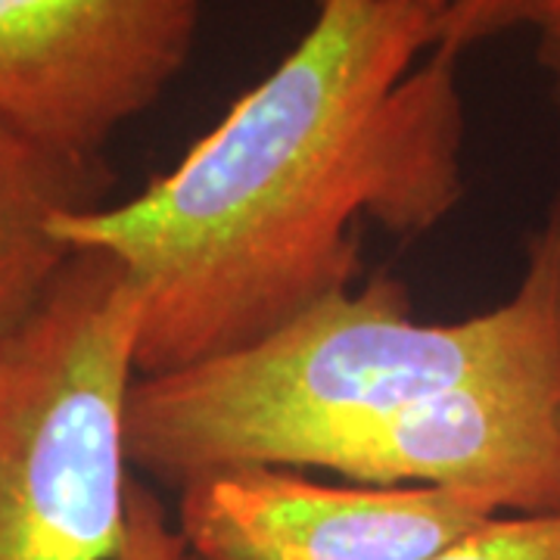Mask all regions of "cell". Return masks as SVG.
<instances>
[{
	"label": "cell",
	"mask_w": 560,
	"mask_h": 560,
	"mask_svg": "<svg viewBox=\"0 0 560 560\" xmlns=\"http://www.w3.org/2000/svg\"><path fill=\"white\" fill-rule=\"evenodd\" d=\"M440 13L324 0L180 162L119 206L69 209V249L140 287L138 377L224 359L359 287L361 234L423 237L464 200L458 60Z\"/></svg>",
	"instance_id": "cell-1"
},
{
	"label": "cell",
	"mask_w": 560,
	"mask_h": 560,
	"mask_svg": "<svg viewBox=\"0 0 560 560\" xmlns=\"http://www.w3.org/2000/svg\"><path fill=\"white\" fill-rule=\"evenodd\" d=\"M560 374V190L526 237L517 290L460 320H418L405 280L374 275L256 346L128 396L131 467L168 489L275 464L305 433L458 386Z\"/></svg>",
	"instance_id": "cell-2"
},
{
	"label": "cell",
	"mask_w": 560,
	"mask_h": 560,
	"mask_svg": "<svg viewBox=\"0 0 560 560\" xmlns=\"http://www.w3.org/2000/svg\"><path fill=\"white\" fill-rule=\"evenodd\" d=\"M140 287L79 249L0 342V560H119Z\"/></svg>",
	"instance_id": "cell-3"
},
{
	"label": "cell",
	"mask_w": 560,
	"mask_h": 560,
	"mask_svg": "<svg viewBox=\"0 0 560 560\" xmlns=\"http://www.w3.org/2000/svg\"><path fill=\"white\" fill-rule=\"evenodd\" d=\"M206 0H0V125L79 162L106 160L194 54Z\"/></svg>",
	"instance_id": "cell-4"
},
{
	"label": "cell",
	"mask_w": 560,
	"mask_h": 560,
	"mask_svg": "<svg viewBox=\"0 0 560 560\" xmlns=\"http://www.w3.org/2000/svg\"><path fill=\"white\" fill-rule=\"evenodd\" d=\"M275 467L427 486L492 517L560 514V374L458 386L290 442Z\"/></svg>",
	"instance_id": "cell-5"
},
{
	"label": "cell",
	"mask_w": 560,
	"mask_h": 560,
	"mask_svg": "<svg viewBox=\"0 0 560 560\" xmlns=\"http://www.w3.org/2000/svg\"><path fill=\"white\" fill-rule=\"evenodd\" d=\"M495 521L427 486H334L246 464L178 489L190 560H427Z\"/></svg>",
	"instance_id": "cell-6"
},
{
	"label": "cell",
	"mask_w": 560,
	"mask_h": 560,
	"mask_svg": "<svg viewBox=\"0 0 560 560\" xmlns=\"http://www.w3.org/2000/svg\"><path fill=\"white\" fill-rule=\"evenodd\" d=\"M109 184L106 160H66L0 125V342L38 312L75 256L57 237L54 219L101 206Z\"/></svg>",
	"instance_id": "cell-7"
},
{
	"label": "cell",
	"mask_w": 560,
	"mask_h": 560,
	"mask_svg": "<svg viewBox=\"0 0 560 560\" xmlns=\"http://www.w3.org/2000/svg\"><path fill=\"white\" fill-rule=\"evenodd\" d=\"M529 35L533 57L560 116V0H448L433 32V50L460 60L486 40Z\"/></svg>",
	"instance_id": "cell-8"
},
{
	"label": "cell",
	"mask_w": 560,
	"mask_h": 560,
	"mask_svg": "<svg viewBox=\"0 0 560 560\" xmlns=\"http://www.w3.org/2000/svg\"><path fill=\"white\" fill-rule=\"evenodd\" d=\"M427 560H560V514L495 517Z\"/></svg>",
	"instance_id": "cell-9"
},
{
	"label": "cell",
	"mask_w": 560,
	"mask_h": 560,
	"mask_svg": "<svg viewBox=\"0 0 560 560\" xmlns=\"http://www.w3.org/2000/svg\"><path fill=\"white\" fill-rule=\"evenodd\" d=\"M119 560H187L184 539L172 529L162 501L138 480L128 495V536Z\"/></svg>",
	"instance_id": "cell-10"
},
{
	"label": "cell",
	"mask_w": 560,
	"mask_h": 560,
	"mask_svg": "<svg viewBox=\"0 0 560 560\" xmlns=\"http://www.w3.org/2000/svg\"><path fill=\"white\" fill-rule=\"evenodd\" d=\"M324 0H315V7H320ZM371 3H408V7H423V10H433V13H440L445 10V3L448 0H371Z\"/></svg>",
	"instance_id": "cell-11"
}]
</instances>
